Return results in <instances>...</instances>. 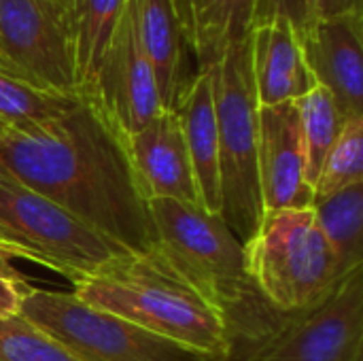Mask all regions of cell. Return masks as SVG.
Listing matches in <instances>:
<instances>
[{"mask_svg":"<svg viewBox=\"0 0 363 361\" xmlns=\"http://www.w3.org/2000/svg\"><path fill=\"white\" fill-rule=\"evenodd\" d=\"M0 168L130 253L160 249L128 140L89 96L57 117L0 126Z\"/></svg>","mask_w":363,"mask_h":361,"instance_id":"cell-1","label":"cell"},{"mask_svg":"<svg viewBox=\"0 0 363 361\" xmlns=\"http://www.w3.org/2000/svg\"><path fill=\"white\" fill-rule=\"evenodd\" d=\"M149 209L160 251L225 315L232 349L270 334L283 321L285 315L255 289L245 245L221 213L170 198H151Z\"/></svg>","mask_w":363,"mask_h":361,"instance_id":"cell-2","label":"cell"},{"mask_svg":"<svg viewBox=\"0 0 363 361\" xmlns=\"http://www.w3.org/2000/svg\"><path fill=\"white\" fill-rule=\"evenodd\" d=\"M72 294L155 336L208 357H230L225 315L157 249L130 253L96 277L77 281Z\"/></svg>","mask_w":363,"mask_h":361,"instance_id":"cell-3","label":"cell"},{"mask_svg":"<svg viewBox=\"0 0 363 361\" xmlns=\"http://www.w3.org/2000/svg\"><path fill=\"white\" fill-rule=\"evenodd\" d=\"M211 77L219 136L221 217L247 245L264 219L257 174L259 102L251 68V34L228 47L211 68Z\"/></svg>","mask_w":363,"mask_h":361,"instance_id":"cell-4","label":"cell"},{"mask_svg":"<svg viewBox=\"0 0 363 361\" xmlns=\"http://www.w3.org/2000/svg\"><path fill=\"white\" fill-rule=\"evenodd\" d=\"M245 251L255 289L281 315L319 306L345 281L313 209L266 213Z\"/></svg>","mask_w":363,"mask_h":361,"instance_id":"cell-5","label":"cell"},{"mask_svg":"<svg viewBox=\"0 0 363 361\" xmlns=\"http://www.w3.org/2000/svg\"><path fill=\"white\" fill-rule=\"evenodd\" d=\"M0 255L34 262L74 285L130 251L0 168Z\"/></svg>","mask_w":363,"mask_h":361,"instance_id":"cell-6","label":"cell"},{"mask_svg":"<svg viewBox=\"0 0 363 361\" xmlns=\"http://www.w3.org/2000/svg\"><path fill=\"white\" fill-rule=\"evenodd\" d=\"M19 315L74 361H196L191 349L85 304L72 291L28 287Z\"/></svg>","mask_w":363,"mask_h":361,"instance_id":"cell-7","label":"cell"},{"mask_svg":"<svg viewBox=\"0 0 363 361\" xmlns=\"http://www.w3.org/2000/svg\"><path fill=\"white\" fill-rule=\"evenodd\" d=\"M363 355V270L319 306L285 315L266 336L236 347L232 361H357Z\"/></svg>","mask_w":363,"mask_h":361,"instance_id":"cell-8","label":"cell"},{"mask_svg":"<svg viewBox=\"0 0 363 361\" xmlns=\"http://www.w3.org/2000/svg\"><path fill=\"white\" fill-rule=\"evenodd\" d=\"M0 55L38 87L79 94L66 0H0Z\"/></svg>","mask_w":363,"mask_h":361,"instance_id":"cell-9","label":"cell"},{"mask_svg":"<svg viewBox=\"0 0 363 361\" xmlns=\"http://www.w3.org/2000/svg\"><path fill=\"white\" fill-rule=\"evenodd\" d=\"M83 96H89L125 138L138 134L164 111L151 64L140 45L134 0H128Z\"/></svg>","mask_w":363,"mask_h":361,"instance_id":"cell-10","label":"cell"},{"mask_svg":"<svg viewBox=\"0 0 363 361\" xmlns=\"http://www.w3.org/2000/svg\"><path fill=\"white\" fill-rule=\"evenodd\" d=\"M304 62L340 115L363 117V11L315 17L300 34Z\"/></svg>","mask_w":363,"mask_h":361,"instance_id":"cell-11","label":"cell"},{"mask_svg":"<svg viewBox=\"0 0 363 361\" xmlns=\"http://www.w3.org/2000/svg\"><path fill=\"white\" fill-rule=\"evenodd\" d=\"M257 174L264 215L311 209L315 191L304 172L300 113L296 102L259 106Z\"/></svg>","mask_w":363,"mask_h":361,"instance_id":"cell-12","label":"cell"},{"mask_svg":"<svg viewBox=\"0 0 363 361\" xmlns=\"http://www.w3.org/2000/svg\"><path fill=\"white\" fill-rule=\"evenodd\" d=\"M125 140L149 200L170 198L202 206L183 130L174 111H162L147 128Z\"/></svg>","mask_w":363,"mask_h":361,"instance_id":"cell-13","label":"cell"},{"mask_svg":"<svg viewBox=\"0 0 363 361\" xmlns=\"http://www.w3.org/2000/svg\"><path fill=\"white\" fill-rule=\"evenodd\" d=\"M143 51L151 64L164 111H174L196 72L191 47L174 0H134ZM196 64V62H194Z\"/></svg>","mask_w":363,"mask_h":361,"instance_id":"cell-14","label":"cell"},{"mask_svg":"<svg viewBox=\"0 0 363 361\" xmlns=\"http://www.w3.org/2000/svg\"><path fill=\"white\" fill-rule=\"evenodd\" d=\"M251 68L259 106L296 102L317 85L304 62L300 36L283 17L251 30Z\"/></svg>","mask_w":363,"mask_h":361,"instance_id":"cell-15","label":"cell"},{"mask_svg":"<svg viewBox=\"0 0 363 361\" xmlns=\"http://www.w3.org/2000/svg\"><path fill=\"white\" fill-rule=\"evenodd\" d=\"M189 162L194 168L200 204L208 213H221V179H219V136L213 98L211 70H198L189 87L174 109Z\"/></svg>","mask_w":363,"mask_h":361,"instance_id":"cell-16","label":"cell"},{"mask_svg":"<svg viewBox=\"0 0 363 361\" xmlns=\"http://www.w3.org/2000/svg\"><path fill=\"white\" fill-rule=\"evenodd\" d=\"M198 70H211L253 30L257 0H174Z\"/></svg>","mask_w":363,"mask_h":361,"instance_id":"cell-17","label":"cell"},{"mask_svg":"<svg viewBox=\"0 0 363 361\" xmlns=\"http://www.w3.org/2000/svg\"><path fill=\"white\" fill-rule=\"evenodd\" d=\"M311 209L336 255L340 277L347 279L363 266V183L313 198Z\"/></svg>","mask_w":363,"mask_h":361,"instance_id":"cell-18","label":"cell"},{"mask_svg":"<svg viewBox=\"0 0 363 361\" xmlns=\"http://www.w3.org/2000/svg\"><path fill=\"white\" fill-rule=\"evenodd\" d=\"M74 45L77 91L87 94L128 0H66Z\"/></svg>","mask_w":363,"mask_h":361,"instance_id":"cell-19","label":"cell"},{"mask_svg":"<svg viewBox=\"0 0 363 361\" xmlns=\"http://www.w3.org/2000/svg\"><path fill=\"white\" fill-rule=\"evenodd\" d=\"M296 106L300 113L304 172H306L308 185L315 191V183L319 179L323 162L330 149L334 147L347 119L340 115L332 94L321 85H315L308 94L296 100Z\"/></svg>","mask_w":363,"mask_h":361,"instance_id":"cell-20","label":"cell"},{"mask_svg":"<svg viewBox=\"0 0 363 361\" xmlns=\"http://www.w3.org/2000/svg\"><path fill=\"white\" fill-rule=\"evenodd\" d=\"M81 94H62L38 87L0 70V126L45 121L70 111Z\"/></svg>","mask_w":363,"mask_h":361,"instance_id":"cell-21","label":"cell"},{"mask_svg":"<svg viewBox=\"0 0 363 361\" xmlns=\"http://www.w3.org/2000/svg\"><path fill=\"white\" fill-rule=\"evenodd\" d=\"M359 183H363V117H349L323 162L315 183V198Z\"/></svg>","mask_w":363,"mask_h":361,"instance_id":"cell-22","label":"cell"},{"mask_svg":"<svg viewBox=\"0 0 363 361\" xmlns=\"http://www.w3.org/2000/svg\"><path fill=\"white\" fill-rule=\"evenodd\" d=\"M0 361H74L21 315L0 317Z\"/></svg>","mask_w":363,"mask_h":361,"instance_id":"cell-23","label":"cell"},{"mask_svg":"<svg viewBox=\"0 0 363 361\" xmlns=\"http://www.w3.org/2000/svg\"><path fill=\"white\" fill-rule=\"evenodd\" d=\"M279 17L287 19L300 36L315 19V0H257L253 28Z\"/></svg>","mask_w":363,"mask_h":361,"instance_id":"cell-24","label":"cell"},{"mask_svg":"<svg viewBox=\"0 0 363 361\" xmlns=\"http://www.w3.org/2000/svg\"><path fill=\"white\" fill-rule=\"evenodd\" d=\"M26 289V283L15 272H0V317L19 315Z\"/></svg>","mask_w":363,"mask_h":361,"instance_id":"cell-25","label":"cell"},{"mask_svg":"<svg viewBox=\"0 0 363 361\" xmlns=\"http://www.w3.org/2000/svg\"><path fill=\"white\" fill-rule=\"evenodd\" d=\"M363 11V0H315V17H332Z\"/></svg>","mask_w":363,"mask_h":361,"instance_id":"cell-26","label":"cell"},{"mask_svg":"<svg viewBox=\"0 0 363 361\" xmlns=\"http://www.w3.org/2000/svg\"><path fill=\"white\" fill-rule=\"evenodd\" d=\"M0 70H4V72H9V74H15V77L23 79V77L19 74V70H17V68H15L6 57H2V55H0ZM23 81H28V79H23Z\"/></svg>","mask_w":363,"mask_h":361,"instance_id":"cell-27","label":"cell"},{"mask_svg":"<svg viewBox=\"0 0 363 361\" xmlns=\"http://www.w3.org/2000/svg\"><path fill=\"white\" fill-rule=\"evenodd\" d=\"M196 361H228V357H208V355H204V357H200V360Z\"/></svg>","mask_w":363,"mask_h":361,"instance_id":"cell-28","label":"cell"},{"mask_svg":"<svg viewBox=\"0 0 363 361\" xmlns=\"http://www.w3.org/2000/svg\"><path fill=\"white\" fill-rule=\"evenodd\" d=\"M0 272H11L9 268H6V262H4V257L0 255Z\"/></svg>","mask_w":363,"mask_h":361,"instance_id":"cell-29","label":"cell"},{"mask_svg":"<svg viewBox=\"0 0 363 361\" xmlns=\"http://www.w3.org/2000/svg\"><path fill=\"white\" fill-rule=\"evenodd\" d=\"M228 361H232V360H230V357H228Z\"/></svg>","mask_w":363,"mask_h":361,"instance_id":"cell-30","label":"cell"}]
</instances>
